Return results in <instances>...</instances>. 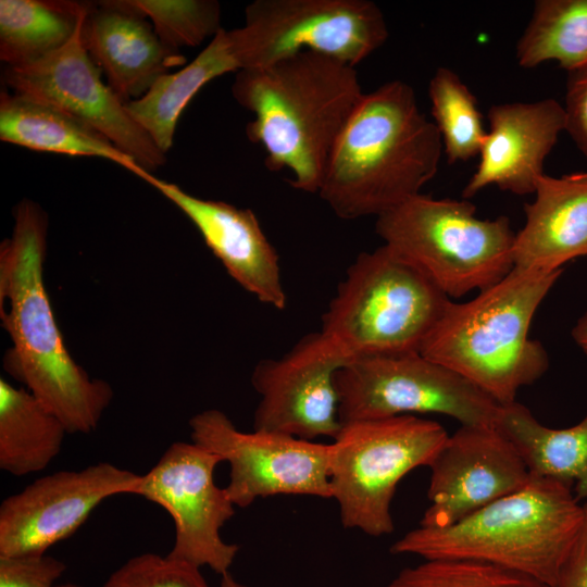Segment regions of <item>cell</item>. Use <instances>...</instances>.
I'll list each match as a JSON object with an SVG mask.
<instances>
[{
	"label": "cell",
	"mask_w": 587,
	"mask_h": 587,
	"mask_svg": "<svg viewBox=\"0 0 587 587\" xmlns=\"http://www.w3.org/2000/svg\"><path fill=\"white\" fill-rule=\"evenodd\" d=\"M48 216L32 200L14 210L12 235L0 246V319L12 347L4 370L52 411L68 434L92 432L113 391L71 357L43 283Z\"/></svg>",
	"instance_id": "cell-1"
},
{
	"label": "cell",
	"mask_w": 587,
	"mask_h": 587,
	"mask_svg": "<svg viewBox=\"0 0 587 587\" xmlns=\"http://www.w3.org/2000/svg\"><path fill=\"white\" fill-rule=\"evenodd\" d=\"M235 74L232 95L253 114L246 135L263 148L265 166L289 171L292 188L317 193L332 150L364 93L355 67L303 51Z\"/></svg>",
	"instance_id": "cell-2"
},
{
	"label": "cell",
	"mask_w": 587,
	"mask_h": 587,
	"mask_svg": "<svg viewBox=\"0 0 587 587\" xmlns=\"http://www.w3.org/2000/svg\"><path fill=\"white\" fill-rule=\"evenodd\" d=\"M442 152L414 89L387 82L363 93L332 150L317 195L342 220L377 217L420 193Z\"/></svg>",
	"instance_id": "cell-3"
},
{
	"label": "cell",
	"mask_w": 587,
	"mask_h": 587,
	"mask_svg": "<svg viewBox=\"0 0 587 587\" xmlns=\"http://www.w3.org/2000/svg\"><path fill=\"white\" fill-rule=\"evenodd\" d=\"M584 514L572 484L530 474L521 489L448 527L410 530L390 552L485 563L552 587Z\"/></svg>",
	"instance_id": "cell-4"
},
{
	"label": "cell",
	"mask_w": 587,
	"mask_h": 587,
	"mask_svg": "<svg viewBox=\"0 0 587 587\" xmlns=\"http://www.w3.org/2000/svg\"><path fill=\"white\" fill-rule=\"evenodd\" d=\"M563 270L514 267L470 301L449 300L420 352L497 403L514 402L520 388L535 383L549 367L548 353L529 338V327Z\"/></svg>",
	"instance_id": "cell-5"
},
{
	"label": "cell",
	"mask_w": 587,
	"mask_h": 587,
	"mask_svg": "<svg viewBox=\"0 0 587 587\" xmlns=\"http://www.w3.org/2000/svg\"><path fill=\"white\" fill-rule=\"evenodd\" d=\"M448 298L429 278L383 245L347 270L319 332L346 363L420 352Z\"/></svg>",
	"instance_id": "cell-6"
},
{
	"label": "cell",
	"mask_w": 587,
	"mask_h": 587,
	"mask_svg": "<svg viewBox=\"0 0 587 587\" xmlns=\"http://www.w3.org/2000/svg\"><path fill=\"white\" fill-rule=\"evenodd\" d=\"M467 199L422 192L376 217L384 245L448 298L487 289L513 268L515 234L508 216L482 220Z\"/></svg>",
	"instance_id": "cell-7"
},
{
	"label": "cell",
	"mask_w": 587,
	"mask_h": 587,
	"mask_svg": "<svg viewBox=\"0 0 587 587\" xmlns=\"http://www.w3.org/2000/svg\"><path fill=\"white\" fill-rule=\"evenodd\" d=\"M448 437L438 422L413 414L341 424L330 444L329 483L344 527L373 537L392 533L398 483L429 466Z\"/></svg>",
	"instance_id": "cell-8"
},
{
	"label": "cell",
	"mask_w": 587,
	"mask_h": 587,
	"mask_svg": "<svg viewBox=\"0 0 587 587\" xmlns=\"http://www.w3.org/2000/svg\"><path fill=\"white\" fill-rule=\"evenodd\" d=\"M341 424L437 413L461 425L494 426L500 409L471 382L421 352L364 357L335 374Z\"/></svg>",
	"instance_id": "cell-9"
},
{
	"label": "cell",
	"mask_w": 587,
	"mask_h": 587,
	"mask_svg": "<svg viewBox=\"0 0 587 587\" xmlns=\"http://www.w3.org/2000/svg\"><path fill=\"white\" fill-rule=\"evenodd\" d=\"M236 30L243 70L303 51L355 67L389 35L380 8L370 0H255Z\"/></svg>",
	"instance_id": "cell-10"
},
{
	"label": "cell",
	"mask_w": 587,
	"mask_h": 587,
	"mask_svg": "<svg viewBox=\"0 0 587 587\" xmlns=\"http://www.w3.org/2000/svg\"><path fill=\"white\" fill-rule=\"evenodd\" d=\"M189 426L192 442L229 464L225 490L236 507L276 495L332 498L330 444L275 432H241L216 409L193 415Z\"/></svg>",
	"instance_id": "cell-11"
},
{
	"label": "cell",
	"mask_w": 587,
	"mask_h": 587,
	"mask_svg": "<svg viewBox=\"0 0 587 587\" xmlns=\"http://www.w3.org/2000/svg\"><path fill=\"white\" fill-rule=\"evenodd\" d=\"M221 458L195 442L176 441L141 475L134 495L165 509L175 525L168 557L215 573L229 572L239 547L220 534L235 514L225 488L215 484Z\"/></svg>",
	"instance_id": "cell-12"
},
{
	"label": "cell",
	"mask_w": 587,
	"mask_h": 587,
	"mask_svg": "<svg viewBox=\"0 0 587 587\" xmlns=\"http://www.w3.org/2000/svg\"><path fill=\"white\" fill-rule=\"evenodd\" d=\"M83 20L59 50L30 64L5 66L3 84L13 92L48 102L90 125L151 173L166 162V154L102 82L101 70L82 42Z\"/></svg>",
	"instance_id": "cell-13"
},
{
	"label": "cell",
	"mask_w": 587,
	"mask_h": 587,
	"mask_svg": "<svg viewBox=\"0 0 587 587\" xmlns=\"http://www.w3.org/2000/svg\"><path fill=\"white\" fill-rule=\"evenodd\" d=\"M141 475L108 462L34 480L0 505V555L42 554L74 534L104 499L134 495Z\"/></svg>",
	"instance_id": "cell-14"
},
{
	"label": "cell",
	"mask_w": 587,
	"mask_h": 587,
	"mask_svg": "<svg viewBox=\"0 0 587 587\" xmlns=\"http://www.w3.org/2000/svg\"><path fill=\"white\" fill-rule=\"evenodd\" d=\"M345 364L320 333L304 336L279 359L259 362L251 377L261 396L253 429L334 439L341 428L335 374Z\"/></svg>",
	"instance_id": "cell-15"
},
{
	"label": "cell",
	"mask_w": 587,
	"mask_h": 587,
	"mask_svg": "<svg viewBox=\"0 0 587 587\" xmlns=\"http://www.w3.org/2000/svg\"><path fill=\"white\" fill-rule=\"evenodd\" d=\"M420 526L448 527L524 487L530 473L495 426L461 425L434 458Z\"/></svg>",
	"instance_id": "cell-16"
},
{
	"label": "cell",
	"mask_w": 587,
	"mask_h": 587,
	"mask_svg": "<svg viewBox=\"0 0 587 587\" xmlns=\"http://www.w3.org/2000/svg\"><path fill=\"white\" fill-rule=\"evenodd\" d=\"M174 203L196 226L227 273L259 301L285 310L279 257L250 209L193 196L146 173L141 177Z\"/></svg>",
	"instance_id": "cell-17"
},
{
	"label": "cell",
	"mask_w": 587,
	"mask_h": 587,
	"mask_svg": "<svg viewBox=\"0 0 587 587\" xmlns=\"http://www.w3.org/2000/svg\"><path fill=\"white\" fill-rule=\"evenodd\" d=\"M489 128L479 162L463 188V199L495 185L516 196L534 193L546 158L565 132L563 104L547 98L490 107Z\"/></svg>",
	"instance_id": "cell-18"
},
{
	"label": "cell",
	"mask_w": 587,
	"mask_h": 587,
	"mask_svg": "<svg viewBox=\"0 0 587 587\" xmlns=\"http://www.w3.org/2000/svg\"><path fill=\"white\" fill-rule=\"evenodd\" d=\"M80 37L107 84L125 103L145 96L170 68L187 64L185 55L164 46L148 18L126 0L88 2Z\"/></svg>",
	"instance_id": "cell-19"
},
{
	"label": "cell",
	"mask_w": 587,
	"mask_h": 587,
	"mask_svg": "<svg viewBox=\"0 0 587 587\" xmlns=\"http://www.w3.org/2000/svg\"><path fill=\"white\" fill-rule=\"evenodd\" d=\"M534 193L524 207L525 224L515 234L514 267L557 271L587 257V171L544 174Z\"/></svg>",
	"instance_id": "cell-20"
},
{
	"label": "cell",
	"mask_w": 587,
	"mask_h": 587,
	"mask_svg": "<svg viewBox=\"0 0 587 587\" xmlns=\"http://www.w3.org/2000/svg\"><path fill=\"white\" fill-rule=\"evenodd\" d=\"M0 139L40 152L102 158L139 178L149 173L90 125L24 93L1 92Z\"/></svg>",
	"instance_id": "cell-21"
},
{
	"label": "cell",
	"mask_w": 587,
	"mask_h": 587,
	"mask_svg": "<svg viewBox=\"0 0 587 587\" xmlns=\"http://www.w3.org/2000/svg\"><path fill=\"white\" fill-rule=\"evenodd\" d=\"M241 70L243 59L236 28H222L191 62L162 76L145 96L126 103V109L166 154L178 120L198 91L212 79Z\"/></svg>",
	"instance_id": "cell-22"
},
{
	"label": "cell",
	"mask_w": 587,
	"mask_h": 587,
	"mask_svg": "<svg viewBox=\"0 0 587 587\" xmlns=\"http://www.w3.org/2000/svg\"><path fill=\"white\" fill-rule=\"evenodd\" d=\"M495 427L516 448L529 473L570 483L587 502V413L567 428H550L516 401L500 405Z\"/></svg>",
	"instance_id": "cell-23"
},
{
	"label": "cell",
	"mask_w": 587,
	"mask_h": 587,
	"mask_svg": "<svg viewBox=\"0 0 587 587\" xmlns=\"http://www.w3.org/2000/svg\"><path fill=\"white\" fill-rule=\"evenodd\" d=\"M68 434L62 421L25 387L0 379V469L25 476L46 469Z\"/></svg>",
	"instance_id": "cell-24"
},
{
	"label": "cell",
	"mask_w": 587,
	"mask_h": 587,
	"mask_svg": "<svg viewBox=\"0 0 587 587\" xmlns=\"http://www.w3.org/2000/svg\"><path fill=\"white\" fill-rule=\"evenodd\" d=\"M88 2L1 0L0 60L5 66L36 62L66 45L76 33Z\"/></svg>",
	"instance_id": "cell-25"
},
{
	"label": "cell",
	"mask_w": 587,
	"mask_h": 587,
	"mask_svg": "<svg viewBox=\"0 0 587 587\" xmlns=\"http://www.w3.org/2000/svg\"><path fill=\"white\" fill-rule=\"evenodd\" d=\"M521 67L554 61L570 72L587 67V0H538L517 40Z\"/></svg>",
	"instance_id": "cell-26"
},
{
	"label": "cell",
	"mask_w": 587,
	"mask_h": 587,
	"mask_svg": "<svg viewBox=\"0 0 587 587\" xmlns=\"http://www.w3.org/2000/svg\"><path fill=\"white\" fill-rule=\"evenodd\" d=\"M430 112L449 164L479 154L487 129L478 102L460 76L438 67L428 84Z\"/></svg>",
	"instance_id": "cell-27"
},
{
	"label": "cell",
	"mask_w": 587,
	"mask_h": 587,
	"mask_svg": "<svg viewBox=\"0 0 587 587\" xmlns=\"http://www.w3.org/2000/svg\"><path fill=\"white\" fill-rule=\"evenodd\" d=\"M152 22L164 46L180 51L213 38L221 29V5L214 0H126Z\"/></svg>",
	"instance_id": "cell-28"
},
{
	"label": "cell",
	"mask_w": 587,
	"mask_h": 587,
	"mask_svg": "<svg viewBox=\"0 0 587 587\" xmlns=\"http://www.w3.org/2000/svg\"><path fill=\"white\" fill-rule=\"evenodd\" d=\"M387 587H549L498 566L458 560H425L402 570Z\"/></svg>",
	"instance_id": "cell-29"
},
{
	"label": "cell",
	"mask_w": 587,
	"mask_h": 587,
	"mask_svg": "<svg viewBox=\"0 0 587 587\" xmlns=\"http://www.w3.org/2000/svg\"><path fill=\"white\" fill-rule=\"evenodd\" d=\"M103 587H209L200 567L168 555L141 553L113 572Z\"/></svg>",
	"instance_id": "cell-30"
},
{
	"label": "cell",
	"mask_w": 587,
	"mask_h": 587,
	"mask_svg": "<svg viewBox=\"0 0 587 587\" xmlns=\"http://www.w3.org/2000/svg\"><path fill=\"white\" fill-rule=\"evenodd\" d=\"M66 570L51 555H0V587H54Z\"/></svg>",
	"instance_id": "cell-31"
},
{
	"label": "cell",
	"mask_w": 587,
	"mask_h": 587,
	"mask_svg": "<svg viewBox=\"0 0 587 587\" xmlns=\"http://www.w3.org/2000/svg\"><path fill=\"white\" fill-rule=\"evenodd\" d=\"M563 108L565 132L587 158V67L569 73Z\"/></svg>",
	"instance_id": "cell-32"
},
{
	"label": "cell",
	"mask_w": 587,
	"mask_h": 587,
	"mask_svg": "<svg viewBox=\"0 0 587 587\" xmlns=\"http://www.w3.org/2000/svg\"><path fill=\"white\" fill-rule=\"evenodd\" d=\"M577 537L562 562L552 587H587V502Z\"/></svg>",
	"instance_id": "cell-33"
},
{
	"label": "cell",
	"mask_w": 587,
	"mask_h": 587,
	"mask_svg": "<svg viewBox=\"0 0 587 587\" xmlns=\"http://www.w3.org/2000/svg\"><path fill=\"white\" fill-rule=\"evenodd\" d=\"M571 335L577 347L587 355V312L576 321Z\"/></svg>",
	"instance_id": "cell-34"
},
{
	"label": "cell",
	"mask_w": 587,
	"mask_h": 587,
	"mask_svg": "<svg viewBox=\"0 0 587 587\" xmlns=\"http://www.w3.org/2000/svg\"><path fill=\"white\" fill-rule=\"evenodd\" d=\"M220 587H248L245 584L236 580L230 573H226L222 575V579L220 583Z\"/></svg>",
	"instance_id": "cell-35"
},
{
	"label": "cell",
	"mask_w": 587,
	"mask_h": 587,
	"mask_svg": "<svg viewBox=\"0 0 587 587\" xmlns=\"http://www.w3.org/2000/svg\"><path fill=\"white\" fill-rule=\"evenodd\" d=\"M59 587H80V586L75 585V584H66V585H62V586H59Z\"/></svg>",
	"instance_id": "cell-36"
}]
</instances>
